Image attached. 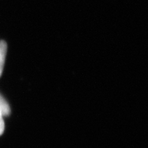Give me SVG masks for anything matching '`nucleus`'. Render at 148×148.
I'll return each mask as SVG.
<instances>
[{"instance_id":"2","label":"nucleus","mask_w":148,"mask_h":148,"mask_svg":"<svg viewBox=\"0 0 148 148\" xmlns=\"http://www.w3.org/2000/svg\"><path fill=\"white\" fill-rule=\"evenodd\" d=\"M0 111H1L3 116L9 115L10 112H11L8 103H7V101L3 98V97L1 95H0Z\"/></svg>"},{"instance_id":"1","label":"nucleus","mask_w":148,"mask_h":148,"mask_svg":"<svg viewBox=\"0 0 148 148\" xmlns=\"http://www.w3.org/2000/svg\"><path fill=\"white\" fill-rule=\"evenodd\" d=\"M7 54V44L5 41H0V76L2 75Z\"/></svg>"},{"instance_id":"3","label":"nucleus","mask_w":148,"mask_h":148,"mask_svg":"<svg viewBox=\"0 0 148 148\" xmlns=\"http://www.w3.org/2000/svg\"><path fill=\"white\" fill-rule=\"evenodd\" d=\"M5 123L3 120V116H2L1 111H0V135L4 132Z\"/></svg>"}]
</instances>
